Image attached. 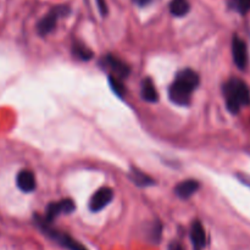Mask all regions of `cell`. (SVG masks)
<instances>
[{
    "mask_svg": "<svg viewBox=\"0 0 250 250\" xmlns=\"http://www.w3.org/2000/svg\"><path fill=\"white\" fill-rule=\"evenodd\" d=\"M199 85V76L190 68L180 71L176 76V80L168 89V97L171 102L181 106H187L190 103L192 93Z\"/></svg>",
    "mask_w": 250,
    "mask_h": 250,
    "instance_id": "obj_1",
    "label": "cell"
},
{
    "mask_svg": "<svg viewBox=\"0 0 250 250\" xmlns=\"http://www.w3.org/2000/svg\"><path fill=\"white\" fill-rule=\"evenodd\" d=\"M224 95L227 109L232 114H238L242 106L250 104V90L244 81L239 78H231L224 84Z\"/></svg>",
    "mask_w": 250,
    "mask_h": 250,
    "instance_id": "obj_2",
    "label": "cell"
},
{
    "mask_svg": "<svg viewBox=\"0 0 250 250\" xmlns=\"http://www.w3.org/2000/svg\"><path fill=\"white\" fill-rule=\"evenodd\" d=\"M37 224L39 225V227H41V229H43V231L45 232L51 239H54L56 243H59L61 247H63V248L68 250H87L82 246V244L78 243L77 241H75V239H73L72 237L68 236V234L62 233V232L51 229L50 224L44 221L43 217L37 216Z\"/></svg>",
    "mask_w": 250,
    "mask_h": 250,
    "instance_id": "obj_3",
    "label": "cell"
},
{
    "mask_svg": "<svg viewBox=\"0 0 250 250\" xmlns=\"http://www.w3.org/2000/svg\"><path fill=\"white\" fill-rule=\"evenodd\" d=\"M68 12V9L66 6H56L55 9L51 10L48 15L43 17L41 21L37 24V29H38V33L41 36H46L50 32L54 31L56 26V21L60 16L66 15Z\"/></svg>",
    "mask_w": 250,
    "mask_h": 250,
    "instance_id": "obj_4",
    "label": "cell"
},
{
    "mask_svg": "<svg viewBox=\"0 0 250 250\" xmlns=\"http://www.w3.org/2000/svg\"><path fill=\"white\" fill-rule=\"evenodd\" d=\"M76 205L73 203L72 199H62L60 202L51 203L46 208L45 216H44V221L51 224V222L55 220V217H58L61 214H71V212L75 211Z\"/></svg>",
    "mask_w": 250,
    "mask_h": 250,
    "instance_id": "obj_5",
    "label": "cell"
},
{
    "mask_svg": "<svg viewBox=\"0 0 250 250\" xmlns=\"http://www.w3.org/2000/svg\"><path fill=\"white\" fill-rule=\"evenodd\" d=\"M114 198V190L109 187H103L98 189L94 194L92 195L89 202L90 211L98 212L104 209L106 205L110 204V202Z\"/></svg>",
    "mask_w": 250,
    "mask_h": 250,
    "instance_id": "obj_6",
    "label": "cell"
},
{
    "mask_svg": "<svg viewBox=\"0 0 250 250\" xmlns=\"http://www.w3.org/2000/svg\"><path fill=\"white\" fill-rule=\"evenodd\" d=\"M102 65L106 66L112 71V75L119 78H127L129 75V67L127 63L117 59L116 56L105 55L102 60Z\"/></svg>",
    "mask_w": 250,
    "mask_h": 250,
    "instance_id": "obj_7",
    "label": "cell"
},
{
    "mask_svg": "<svg viewBox=\"0 0 250 250\" xmlns=\"http://www.w3.org/2000/svg\"><path fill=\"white\" fill-rule=\"evenodd\" d=\"M232 54L237 67L244 70L248 63V50H247V44L238 37H234L232 42Z\"/></svg>",
    "mask_w": 250,
    "mask_h": 250,
    "instance_id": "obj_8",
    "label": "cell"
},
{
    "mask_svg": "<svg viewBox=\"0 0 250 250\" xmlns=\"http://www.w3.org/2000/svg\"><path fill=\"white\" fill-rule=\"evenodd\" d=\"M16 185L23 193H31L36 189L37 183L33 172L29 170H22L17 173Z\"/></svg>",
    "mask_w": 250,
    "mask_h": 250,
    "instance_id": "obj_9",
    "label": "cell"
},
{
    "mask_svg": "<svg viewBox=\"0 0 250 250\" xmlns=\"http://www.w3.org/2000/svg\"><path fill=\"white\" fill-rule=\"evenodd\" d=\"M199 187L200 185L198 181L186 180L176 186L175 193L177 197L182 198V199H188V198H190L193 194H195V193L198 192Z\"/></svg>",
    "mask_w": 250,
    "mask_h": 250,
    "instance_id": "obj_10",
    "label": "cell"
},
{
    "mask_svg": "<svg viewBox=\"0 0 250 250\" xmlns=\"http://www.w3.org/2000/svg\"><path fill=\"white\" fill-rule=\"evenodd\" d=\"M190 238H192L193 246L195 250H200L207 244V234H205L204 227L199 221H194L190 229Z\"/></svg>",
    "mask_w": 250,
    "mask_h": 250,
    "instance_id": "obj_11",
    "label": "cell"
},
{
    "mask_svg": "<svg viewBox=\"0 0 250 250\" xmlns=\"http://www.w3.org/2000/svg\"><path fill=\"white\" fill-rule=\"evenodd\" d=\"M141 95L146 102L149 103H156L159 100V93L150 78H146L142 82Z\"/></svg>",
    "mask_w": 250,
    "mask_h": 250,
    "instance_id": "obj_12",
    "label": "cell"
},
{
    "mask_svg": "<svg viewBox=\"0 0 250 250\" xmlns=\"http://www.w3.org/2000/svg\"><path fill=\"white\" fill-rule=\"evenodd\" d=\"M129 178L132 180V182L134 183L136 186H139V187H149V186L155 185L154 180L151 177H149L148 175L146 173L141 172L137 168H133L129 173Z\"/></svg>",
    "mask_w": 250,
    "mask_h": 250,
    "instance_id": "obj_13",
    "label": "cell"
},
{
    "mask_svg": "<svg viewBox=\"0 0 250 250\" xmlns=\"http://www.w3.org/2000/svg\"><path fill=\"white\" fill-rule=\"evenodd\" d=\"M190 6L188 0H171L170 2V11L173 16L182 17L188 14Z\"/></svg>",
    "mask_w": 250,
    "mask_h": 250,
    "instance_id": "obj_14",
    "label": "cell"
},
{
    "mask_svg": "<svg viewBox=\"0 0 250 250\" xmlns=\"http://www.w3.org/2000/svg\"><path fill=\"white\" fill-rule=\"evenodd\" d=\"M73 55L77 59H80V60L87 61L93 58V51L85 45H83V44L76 43L73 45Z\"/></svg>",
    "mask_w": 250,
    "mask_h": 250,
    "instance_id": "obj_15",
    "label": "cell"
},
{
    "mask_svg": "<svg viewBox=\"0 0 250 250\" xmlns=\"http://www.w3.org/2000/svg\"><path fill=\"white\" fill-rule=\"evenodd\" d=\"M109 82H110V84H111V88L114 89V92L116 93L117 95H120V97H122V94L125 93V87L122 85L120 78L116 77V76L111 75L109 77Z\"/></svg>",
    "mask_w": 250,
    "mask_h": 250,
    "instance_id": "obj_16",
    "label": "cell"
},
{
    "mask_svg": "<svg viewBox=\"0 0 250 250\" xmlns=\"http://www.w3.org/2000/svg\"><path fill=\"white\" fill-rule=\"evenodd\" d=\"M234 9L241 14L250 11V0H234Z\"/></svg>",
    "mask_w": 250,
    "mask_h": 250,
    "instance_id": "obj_17",
    "label": "cell"
},
{
    "mask_svg": "<svg viewBox=\"0 0 250 250\" xmlns=\"http://www.w3.org/2000/svg\"><path fill=\"white\" fill-rule=\"evenodd\" d=\"M97 4L98 7H99L100 14H102L103 16H105V15L107 14V5L106 2H105V0H97Z\"/></svg>",
    "mask_w": 250,
    "mask_h": 250,
    "instance_id": "obj_18",
    "label": "cell"
},
{
    "mask_svg": "<svg viewBox=\"0 0 250 250\" xmlns=\"http://www.w3.org/2000/svg\"><path fill=\"white\" fill-rule=\"evenodd\" d=\"M168 250H183V248L180 243H177V242H172V243L168 246Z\"/></svg>",
    "mask_w": 250,
    "mask_h": 250,
    "instance_id": "obj_19",
    "label": "cell"
},
{
    "mask_svg": "<svg viewBox=\"0 0 250 250\" xmlns=\"http://www.w3.org/2000/svg\"><path fill=\"white\" fill-rule=\"evenodd\" d=\"M134 4H137L138 6H146V5L150 4L153 0H133Z\"/></svg>",
    "mask_w": 250,
    "mask_h": 250,
    "instance_id": "obj_20",
    "label": "cell"
}]
</instances>
